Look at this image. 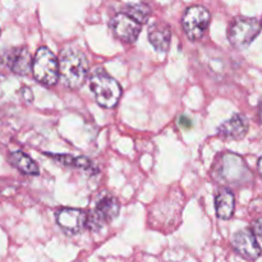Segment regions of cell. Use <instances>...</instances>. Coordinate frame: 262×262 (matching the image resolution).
<instances>
[{"label":"cell","instance_id":"cell-1","mask_svg":"<svg viewBox=\"0 0 262 262\" xmlns=\"http://www.w3.org/2000/svg\"><path fill=\"white\" fill-rule=\"evenodd\" d=\"M89 74V61L84 54L77 49H66L59 59V77L67 87L78 89Z\"/></svg>","mask_w":262,"mask_h":262},{"label":"cell","instance_id":"cell-2","mask_svg":"<svg viewBox=\"0 0 262 262\" xmlns=\"http://www.w3.org/2000/svg\"><path fill=\"white\" fill-rule=\"evenodd\" d=\"M32 72L38 83L54 86L59 79V61L55 54L45 46L38 49L32 61Z\"/></svg>","mask_w":262,"mask_h":262},{"label":"cell","instance_id":"cell-3","mask_svg":"<svg viewBox=\"0 0 262 262\" xmlns=\"http://www.w3.org/2000/svg\"><path fill=\"white\" fill-rule=\"evenodd\" d=\"M92 94L101 106L114 107L122 95V87L113 77L97 72L90 79Z\"/></svg>","mask_w":262,"mask_h":262},{"label":"cell","instance_id":"cell-4","mask_svg":"<svg viewBox=\"0 0 262 262\" xmlns=\"http://www.w3.org/2000/svg\"><path fill=\"white\" fill-rule=\"evenodd\" d=\"M261 31V26L255 18H237L229 28V41L238 49H246L253 42Z\"/></svg>","mask_w":262,"mask_h":262},{"label":"cell","instance_id":"cell-5","mask_svg":"<svg viewBox=\"0 0 262 262\" xmlns=\"http://www.w3.org/2000/svg\"><path fill=\"white\" fill-rule=\"evenodd\" d=\"M184 31L191 40H200L210 25V13L201 5H193L186 10L182 19Z\"/></svg>","mask_w":262,"mask_h":262},{"label":"cell","instance_id":"cell-6","mask_svg":"<svg viewBox=\"0 0 262 262\" xmlns=\"http://www.w3.org/2000/svg\"><path fill=\"white\" fill-rule=\"evenodd\" d=\"M119 210V202H118V200L115 197H102L96 204V207H95L94 211L87 216L86 227H89L92 230L101 229L106 223L112 222L113 219H115L118 216Z\"/></svg>","mask_w":262,"mask_h":262},{"label":"cell","instance_id":"cell-7","mask_svg":"<svg viewBox=\"0 0 262 262\" xmlns=\"http://www.w3.org/2000/svg\"><path fill=\"white\" fill-rule=\"evenodd\" d=\"M248 169L245 161L237 155L227 154L223 156L222 165H220V178L227 183H238L245 181V177L248 176Z\"/></svg>","mask_w":262,"mask_h":262},{"label":"cell","instance_id":"cell-8","mask_svg":"<svg viewBox=\"0 0 262 262\" xmlns=\"http://www.w3.org/2000/svg\"><path fill=\"white\" fill-rule=\"evenodd\" d=\"M112 30L119 40L124 42H135L141 32V25L127 13H119L112 19Z\"/></svg>","mask_w":262,"mask_h":262},{"label":"cell","instance_id":"cell-9","mask_svg":"<svg viewBox=\"0 0 262 262\" xmlns=\"http://www.w3.org/2000/svg\"><path fill=\"white\" fill-rule=\"evenodd\" d=\"M233 247L242 257L247 260H256L261 255V247L252 230H239L233 237Z\"/></svg>","mask_w":262,"mask_h":262},{"label":"cell","instance_id":"cell-10","mask_svg":"<svg viewBox=\"0 0 262 262\" xmlns=\"http://www.w3.org/2000/svg\"><path fill=\"white\" fill-rule=\"evenodd\" d=\"M56 222L64 232L77 234L86 227L87 215L82 210L64 207L56 212Z\"/></svg>","mask_w":262,"mask_h":262},{"label":"cell","instance_id":"cell-11","mask_svg":"<svg viewBox=\"0 0 262 262\" xmlns=\"http://www.w3.org/2000/svg\"><path fill=\"white\" fill-rule=\"evenodd\" d=\"M5 66L15 74L26 76L32 69V58L26 48L12 49L5 55Z\"/></svg>","mask_w":262,"mask_h":262},{"label":"cell","instance_id":"cell-12","mask_svg":"<svg viewBox=\"0 0 262 262\" xmlns=\"http://www.w3.org/2000/svg\"><path fill=\"white\" fill-rule=\"evenodd\" d=\"M248 132L247 118L242 114H235L219 127V136L224 140L239 141Z\"/></svg>","mask_w":262,"mask_h":262},{"label":"cell","instance_id":"cell-13","mask_svg":"<svg viewBox=\"0 0 262 262\" xmlns=\"http://www.w3.org/2000/svg\"><path fill=\"white\" fill-rule=\"evenodd\" d=\"M148 40L151 45L160 53L168 51L171 41V31L164 23H155L148 30Z\"/></svg>","mask_w":262,"mask_h":262},{"label":"cell","instance_id":"cell-14","mask_svg":"<svg viewBox=\"0 0 262 262\" xmlns=\"http://www.w3.org/2000/svg\"><path fill=\"white\" fill-rule=\"evenodd\" d=\"M234 194L229 189H222L215 197V209L220 219L228 220L234 214Z\"/></svg>","mask_w":262,"mask_h":262},{"label":"cell","instance_id":"cell-15","mask_svg":"<svg viewBox=\"0 0 262 262\" xmlns=\"http://www.w3.org/2000/svg\"><path fill=\"white\" fill-rule=\"evenodd\" d=\"M9 163L12 164L14 168L22 171L23 174H28V176H37L40 173L38 165L30 158L26 155L22 151H13L9 154Z\"/></svg>","mask_w":262,"mask_h":262},{"label":"cell","instance_id":"cell-16","mask_svg":"<svg viewBox=\"0 0 262 262\" xmlns=\"http://www.w3.org/2000/svg\"><path fill=\"white\" fill-rule=\"evenodd\" d=\"M50 158L55 159L58 163L63 164V165L67 166H74V168H79V169H90L91 168V160H89L84 156H72L68 155V154H60V155H51V154H46Z\"/></svg>","mask_w":262,"mask_h":262},{"label":"cell","instance_id":"cell-17","mask_svg":"<svg viewBox=\"0 0 262 262\" xmlns=\"http://www.w3.org/2000/svg\"><path fill=\"white\" fill-rule=\"evenodd\" d=\"M125 13H127L129 17H132L135 20H137L140 25H143V23L147 22L148 17H150L151 14V10L150 8L145 4H132L128 5Z\"/></svg>","mask_w":262,"mask_h":262},{"label":"cell","instance_id":"cell-18","mask_svg":"<svg viewBox=\"0 0 262 262\" xmlns=\"http://www.w3.org/2000/svg\"><path fill=\"white\" fill-rule=\"evenodd\" d=\"M252 232L256 237H258L262 241V219L256 220L252 225Z\"/></svg>","mask_w":262,"mask_h":262},{"label":"cell","instance_id":"cell-19","mask_svg":"<svg viewBox=\"0 0 262 262\" xmlns=\"http://www.w3.org/2000/svg\"><path fill=\"white\" fill-rule=\"evenodd\" d=\"M178 123H179V125H181L182 128H184V129H189V128H192V125H193V123H192V120L189 119V118L184 117V115H182V117H179Z\"/></svg>","mask_w":262,"mask_h":262},{"label":"cell","instance_id":"cell-20","mask_svg":"<svg viewBox=\"0 0 262 262\" xmlns=\"http://www.w3.org/2000/svg\"><path fill=\"white\" fill-rule=\"evenodd\" d=\"M258 119L262 123V100L260 101V104H258Z\"/></svg>","mask_w":262,"mask_h":262},{"label":"cell","instance_id":"cell-21","mask_svg":"<svg viewBox=\"0 0 262 262\" xmlns=\"http://www.w3.org/2000/svg\"><path fill=\"white\" fill-rule=\"evenodd\" d=\"M258 173H260V176L262 177V158L258 160Z\"/></svg>","mask_w":262,"mask_h":262},{"label":"cell","instance_id":"cell-22","mask_svg":"<svg viewBox=\"0 0 262 262\" xmlns=\"http://www.w3.org/2000/svg\"><path fill=\"white\" fill-rule=\"evenodd\" d=\"M261 26H262V22H261Z\"/></svg>","mask_w":262,"mask_h":262}]
</instances>
